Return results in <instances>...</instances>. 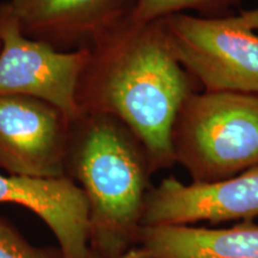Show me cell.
I'll use <instances>...</instances> for the list:
<instances>
[{
  "label": "cell",
  "mask_w": 258,
  "mask_h": 258,
  "mask_svg": "<svg viewBox=\"0 0 258 258\" xmlns=\"http://www.w3.org/2000/svg\"><path fill=\"white\" fill-rule=\"evenodd\" d=\"M235 17L244 27L258 32V6L250 10H240L235 14Z\"/></svg>",
  "instance_id": "4fadbf2b"
},
{
  "label": "cell",
  "mask_w": 258,
  "mask_h": 258,
  "mask_svg": "<svg viewBox=\"0 0 258 258\" xmlns=\"http://www.w3.org/2000/svg\"><path fill=\"white\" fill-rule=\"evenodd\" d=\"M89 54L60 51L27 37L8 3H0V95L41 99L77 120L82 115L77 90Z\"/></svg>",
  "instance_id": "5b68a950"
},
{
  "label": "cell",
  "mask_w": 258,
  "mask_h": 258,
  "mask_svg": "<svg viewBox=\"0 0 258 258\" xmlns=\"http://www.w3.org/2000/svg\"><path fill=\"white\" fill-rule=\"evenodd\" d=\"M173 159L191 182H215L258 167V95L196 91L179 108Z\"/></svg>",
  "instance_id": "3957f363"
},
{
  "label": "cell",
  "mask_w": 258,
  "mask_h": 258,
  "mask_svg": "<svg viewBox=\"0 0 258 258\" xmlns=\"http://www.w3.org/2000/svg\"><path fill=\"white\" fill-rule=\"evenodd\" d=\"M141 258H258V224L227 228L141 226L135 245Z\"/></svg>",
  "instance_id": "30bf717a"
},
{
  "label": "cell",
  "mask_w": 258,
  "mask_h": 258,
  "mask_svg": "<svg viewBox=\"0 0 258 258\" xmlns=\"http://www.w3.org/2000/svg\"><path fill=\"white\" fill-rule=\"evenodd\" d=\"M25 36L60 51L90 49L128 23L138 0H5Z\"/></svg>",
  "instance_id": "ba28073f"
},
{
  "label": "cell",
  "mask_w": 258,
  "mask_h": 258,
  "mask_svg": "<svg viewBox=\"0 0 258 258\" xmlns=\"http://www.w3.org/2000/svg\"><path fill=\"white\" fill-rule=\"evenodd\" d=\"M243 0H138L131 22L147 24L167 16L195 11L200 17L221 18L237 14Z\"/></svg>",
  "instance_id": "8fae6325"
},
{
  "label": "cell",
  "mask_w": 258,
  "mask_h": 258,
  "mask_svg": "<svg viewBox=\"0 0 258 258\" xmlns=\"http://www.w3.org/2000/svg\"><path fill=\"white\" fill-rule=\"evenodd\" d=\"M85 258H101V257L96 256L95 253H92L91 251L89 250V252H88V254H86ZM120 258H141V257H140V254H139L138 250L135 249V247H133V249H131L129 251H127V252H125L123 256L120 257Z\"/></svg>",
  "instance_id": "5bb4252c"
},
{
  "label": "cell",
  "mask_w": 258,
  "mask_h": 258,
  "mask_svg": "<svg viewBox=\"0 0 258 258\" xmlns=\"http://www.w3.org/2000/svg\"><path fill=\"white\" fill-rule=\"evenodd\" d=\"M146 148L123 122L82 114L71 122L64 176L89 205V250L120 258L135 247L153 175Z\"/></svg>",
  "instance_id": "7a4b0ae2"
},
{
  "label": "cell",
  "mask_w": 258,
  "mask_h": 258,
  "mask_svg": "<svg viewBox=\"0 0 258 258\" xmlns=\"http://www.w3.org/2000/svg\"><path fill=\"white\" fill-rule=\"evenodd\" d=\"M158 21L173 56L203 91L258 95V32L244 27L235 14H176Z\"/></svg>",
  "instance_id": "277c9868"
},
{
  "label": "cell",
  "mask_w": 258,
  "mask_h": 258,
  "mask_svg": "<svg viewBox=\"0 0 258 258\" xmlns=\"http://www.w3.org/2000/svg\"><path fill=\"white\" fill-rule=\"evenodd\" d=\"M201 88L167 46L159 21H131L90 48L80 76V114L123 122L146 148L153 172L176 165L171 131L179 108Z\"/></svg>",
  "instance_id": "6da1fadb"
},
{
  "label": "cell",
  "mask_w": 258,
  "mask_h": 258,
  "mask_svg": "<svg viewBox=\"0 0 258 258\" xmlns=\"http://www.w3.org/2000/svg\"><path fill=\"white\" fill-rule=\"evenodd\" d=\"M0 258H62L59 247L30 243L9 219L0 215Z\"/></svg>",
  "instance_id": "7c38bea8"
},
{
  "label": "cell",
  "mask_w": 258,
  "mask_h": 258,
  "mask_svg": "<svg viewBox=\"0 0 258 258\" xmlns=\"http://www.w3.org/2000/svg\"><path fill=\"white\" fill-rule=\"evenodd\" d=\"M258 217V167L215 182H180L175 176L150 189L143 226H190L250 221Z\"/></svg>",
  "instance_id": "52a82bcc"
},
{
  "label": "cell",
  "mask_w": 258,
  "mask_h": 258,
  "mask_svg": "<svg viewBox=\"0 0 258 258\" xmlns=\"http://www.w3.org/2000/svg\"><path fill=\"white\" fill-rule=\"evenodd\" d=\"M0 203H14L34 213L51 231L62 258L89 252V205L69 177L31 178L0 171Z\"/></svg>",
  "instance_id": "9c48e42d"
},
{
  "label": "cell",
  "mask_w": 258,
  "mask_h": 258,
  "mask_svg": "<svg viewBox=\"0 0 258 258\" xmlns=\"http://www.w3.org/2000/svg\"><path fill=\"white\" fill-rule=\"evenodd\" d=\"M70 125L49 103L0 95V171L31 178L64 177Z\"/></svg>",
  "instance_id": "8992f818"
}]
</instances>
